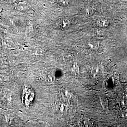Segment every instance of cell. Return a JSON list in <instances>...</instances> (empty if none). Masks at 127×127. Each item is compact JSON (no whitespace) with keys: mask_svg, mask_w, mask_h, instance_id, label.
<instances>
[{"mask_svg":"<svg viewBox=\"0 0 127 127\" xmlns=\"http://www.w3.org/2000/svg\"><path fill=\"white\" fill-rule=\"evenodd\" d=\"M34 95V93L30 88H28L27 87L25 88L22 96V101L23 104L26 105H29L33 99Z\"/></svg>","mask_w":127,"mask_h":127,"instance_id":"cell-1","label":"cell"},{"mask_svg":"<svg viewBox=\"0 0 127 127\" xmlns=\"http://www.w3.org/2000/svg\"><path fill=\"white\" fill-rule=\"evenodd\" d=\"M106 20H100L98 22V25L101 27H106Z\"/></svg>","mask_w":127,"mask_h":127,"instance_id":"cell-2","label":"cell"}]
</instances>
